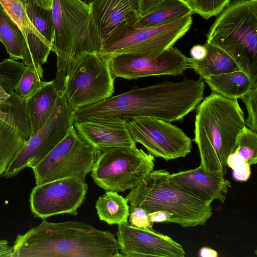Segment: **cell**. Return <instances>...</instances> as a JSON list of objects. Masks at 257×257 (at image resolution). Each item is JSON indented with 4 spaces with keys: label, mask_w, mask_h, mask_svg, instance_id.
I'll return each instance as SVG.
<instances>
[{
    "label": "cell",
    "mask_w": 257,
    "mask_h": 257,
    "mask_svg": "<svg viewBox=\"0 0 257 257\" xmlns=\"http://www.w3.org/2000/svg\"><path fill=\"white\" fill-rule=\"evenodd\" d=\"M221 173H206L199 166L191 170L170 174V178L178 185L192 195L210 202L218 200L223 203L230 182Z\"/></svg>",
    "instance_id": "ac0fdd59"
},
{
    "label": "cell",
    "mask_w": 257,
    "mask_h": 257,
    "mask_svg": "<svg viewBox=\"0 0 257 257\" xmlns=\"http://www.w3.org/2000/svg\"><path fill=\"white\" fill-rule=\"evenodd\" d=\"M26 67L23 62L11 58L0 62V101H6L15 93Z\"/></svg>",
    "instance_id": "83f0119b"
},
{
    "label": "cell",
    "mask_w": 257,
    "mask_h": 257,
    "mask_svg": "<svg viewBox=\"0 0 257 257\" xmlns=\"http://www.w3.org/2000/svg\"><path fill=\"white\" fill-rule=\"evenodd\" d=\"M95 208L99 220L108 224L118 225L128 221L127 201L117 192L106 191L97 200Z\"/></svg>",
    "instance_id": "d4e9b609"
},
{
    "label": "cell",
    "mask_w": 257,
    "mask_h": 257,
    "mask_svg": "<svg viewBox=\"0 0 257 257\" xmlns=\"http://www.w3.org/2000/svg\"><path fill=\"white\" fill-rule=\"evenodd\" d=\"M54 29L52 51L57 56L54 79L62 91L66 77L84 55L97 53L102 43L89 5L82 0H54L51 9Z\"/></svg>",
    "instance_id": "277c9868"
},
{
    "label": "cell",
    "mask_w": 257,
    "mask_h": 257,
    "mask_svg": "<svg viewBox=\"0 0 257 257\" xmlns=\"http://www.w3.org/2000/svg\"><path fill=\"white\" fill-rule=\"evenodd\" d=\"M74 123L73 111L62 91H60L50 116L40 129L24 143L4 176L14 177L25 168H32L38 164L63 139Z\"/></svg>",
    "instance_id": "8fae6325"
},
{
    "label": "cell",
    "mask_w": 257,
    "mask_h": 257,
    "mask_svg": "<svg viewBox=\"0 0 257 257\" xmlns=\"http://www.w3.org/2000/svg\"><path fill=\"white\" fill-rule=\"evenodd\" d=\"M12 257H120L115 235L82 222L45 220L14 242Z\"/></svg>",
    "instance_id": "7a4b0ae2"
},
{
    "label": "cell",
    "mask_w": 257,
    "mask_h": 257,
    "mask_svg": "<svg viewBox=\"0 0 257 257\" xmlns=\"http://www.w3.org/2000/svg\"><path fill=\"white\" fill-rule=\"evenodd\" d=\"M199 256L201 257H217L218 252L215 250L206 246L200 248Z\"/></svg>",
    "instance_id": "f35d334b"
},
{
    "label": "cell",
    "mask_w": 257,
    "mask_h": 257,
    "mask_svg": "<svg viewBox=\"0 0 257 257\" xmlns=\"http://www.w3.org/2000/svg\"><path fill=\"white\" fill-rule=\"evenodd\" d=\"M192 24L189 15L160 25L130 28L105 43L97 54L109 58L122 54L158 55L173 47Z\"/></svg>",
    "instance_id": "30bf717a"
},
{
    "label": "cell",
    "mask_w": 257,
    "mask_h": 257,
    "mask_svg": "<svg viewBox=\"0 0 257 257\" xmlns=\"http://www.w3.org/2000/svg\"><path fill=\"white\" fill-rule=\"evenodd\" d=\"M116 236L121 256L184 257L185 255L182 246L169 236L133 226L128 221L118 224Z\"/></svg>",
    "instance_id": "9a60e30c"
},
{
    "label": "cell",
    "mask_w": 257,
    "mask_h": 257,
    "mask_svg": "<svg viewBox=\"0 0 257 257\" xmlns=\"http://www.w3.org/2000/svg\"><path fill=\"white\" fill-rule=\"evenodd\" d=\"M0 41L11 58L22 60L26 66L33 65L24 36L0 3Z\"/></svg>",
    "instance_id": "44dd1931"
},
{
    "label": "cell",
    "mask_w": 257,
    "mask_h": 257,
    "mask_svg": "<svg viewBox=\"0 0 257 257\" xmlns=\"http://www.w3.org/2000/svg\"><path fill=\"white\" fill-rule=\"evenodd\" d=\"M205 58L197 61L192 58V69L203 80L212 76L239 70L235 61L224 51L206 42Z\"/></svg>",
    "instance_id": "603a6c76"
},
{
    "label": "cell",
    "mask_w": 257,
    "mask_h": 257,
    "mask_svg": "<svg viewBox=\"0 0 257 257\" xmlns=\"http://www.w3.org/2000/svg\"><path fill=\"white\" fill-rule=\"evenodd\" d=\"M110 58L97 53L84 55L66 77L62 92L71 109L99 103L114 91Z\"/></svg>",
    "instance_id": "ba28073f"
},
{
    "label": "cell",
    "mask_w": 257,
    "mask_h": 257,
    "mask_svg": "<svg viewBox=\"0 0 257 257\" xmlns=\"http://www.w3.org/2000/svg\"><path fill=\"white\" fill-rule=\"evenodd\" d=\"M102 46L138 19L137 0H88Z\"/></svg>",
    "instance_id": "2e32d148"
},
{
    "label": "cell",
    "mask_w": 257,
    "mask_h": 257,
    "mask_svg": "<svg viewBox=\"0 0 257 257\" xmlns=\"http://www.w3.org/2000/svg\"><path fill=\"white\" fill-rule=\"evenodd\" d=\"M87 190L85 179L77 177L64 178L36 185L30 197L31 211L42 219L59 214L77 215Z\"/></svg>",
    "instance_id": "4fadbf2b"
},
{
    "label": "cell",
    "mask_w": 257,
    "mask_h": 257,
    "mask_svg": "<svg viewBox=\"0 0 257 257\" xmlns=\"http://www.w3.org/2000/svg\"><path fill=\"white\" fill-rule=\"evenodd\" d=\"M216 93L230 99H238L251 88L252 82L242 71L212 75L203 80Z\"/></svg>",
    "instance_id": "cb8c5ba5"
},
{
    "label": "cell",
    "mask_w": 257,
    "mask_h": 257,
    "mask_svg": "<svg viewBox=\"0 0 257 257\" xmlns=\"http://www.w3.org/2000/svg\"><path fill=\"white\" fill-rule=\"evenodd\" d=\"M233 152L237 153L250 166L257 162V134L246 126L238 134Z\"/></svg>",
    "instance_id": "f546056e"
},
{
    "label": "cell",
    "mask_w": 257,
    "mask_h": 257,
    "mask_svg": "<svg viewBox=\"0 0 257 257\" xmlns=\"http://www.w3.org/2000/svg\"><path fill=\"white\" fill-rule=\"evenodd\" d=\"M131 212L128 216L129 223L133 226L154 230L153 223L148 215L147 212L143 208L130 206Z\"/></svg>",
    "instance_id": "836d02e7"
},
{
    "label": "cell",
    "mask_w": 257,
    "mask_h": 257,
    "mask_svg": "<svg viewBox=\"0 0 257 257\" xmlns=\"http://www.w3.org/2000/svg\"><path fill=\"white\" fill-rule=\"evenodd\" d=\"M207 54V50L204 45H196L190 50V55L193 59L200 61L203 59Z\"/></svg>",
    "instance_id": "8d00e7d4"
},
{
    "label": "cell",
    "mask_w": 257,
    "mask_h": 257,
    "mask_svg": "<svg viewBox=\"0 0 257 257\" xmlns=\"http://www.w3.org/2000/svg\"><path fill=\"white\" fill-rule=\"evenodd\" d=\"M26 99L14 93L4 101H0V118L13 126L25 141L32 137L26 109Z\"/></svg>",
    "instance_id": "484cf974"
},
{
    "label": "cell",
    "mask_w": 257,
    "mask_h": 257,
    "mask_svg": "<svg viewBox=\"0 0 257 257\" xmlns=\"http://www.w3.org/2000/svg\"><path fill=\"white\" fill-rule=\"evenodd\" d=\"M204 80L184 78L165 80L147 86H136L99 103L73 111L74 122L86 119L126 122L136 117L149 116L170 122L183 119L201 102Z\"/></svg>",
    "instance_id": "6da1fadb"
},
{
    "label": "cell",
    "mask_w": 257,
    "mask_h": 257,
    "mask_svg": "<svg viewBox=\"0 0 257 257\" xmlns=\"http://www.w3.org/2000/svg\"><path fill=\"white\" fill-rule=\"evenodd\" d=\"M206 42L226 53L251 82L257 80V0H234L215 20Z\"/></svg>",
    "instance_id": "8992f818"
},
{
    "label": "cell",
    "mask_w": 257,
    "mask_h": 257,
    "mask_svg": "<svg viewBox=\"0 0 257 257\" xmlns=\"http://www.w3.org/2000/svg\"><path fill=\"white\" fill-rule=\"evenodd\" d=\"M43 75L42 66H27L23 72L14 92L18 96L27 99L46 82L42 80Z\"/></svg>",
    "instance_id": "f1b7e54d"
},
{
    "label": "cell",
    "mask_w": 257,
    "mask_h": 257,
    "mask_svg": "<svg viewBox=\"0 0 257 257\" xmlns=\"http://www.w3.org/2000/svg\"><path fill=\"white\" fill-rule=\"evenodd\" d=\"M25 142L16 128L0 118V177Z\"/></svg>",
    "instance_id": "4316f807"
},
{
    "label": "cell",
    "mask_w": 257,
    "mask_h": 257,
    "mask_svg": "<svg viewBox=\"0 0 257 257\" xmlns=\"http://www.w3.org/2000/svg\"><path fill=\"white\" fill-rule=\"evenodd\" d=\"M226 165L231 168L232 176L235 180L245 182L249 178L250 165L237 153L233 152L228 156Z\"/></svg>",
    "instance_id": "d6a6232c"
},
{
    "label": "cell",
    "mask_w": 257,
    "mask_h": 257,
    "mask_svg": "<svg viewBox=\"0 0 257 257\" xmlns=\"http://www.w3.org/2000/svg\"><path fill=\"white\" fill-rule=\"evenodd\" d=\"M193 14L188 0H164L145 15L139 17L131 28L160 25Z\"/></svg>",
    "instance_id": "7402d4cb"
},
{
    "label": "cell",
    "mask_w": 257,
    "mask_h": 257,
    "mask_svg": "<svg viewBox=\"0 0 257 257\" xmlns=\"http://www.w3.org/2000/svg\"><path fill=\"white\" fill-rule=\"evenodd\" d=\"M164 169L151 171L125 199L130 206L148 213L164 210L172 215L169 223L182 227L202 225L212 215L211 203L200 199L178 185Z\"/></svg>",
    "instance_id": "5b68a950"
},
{
    "label": "cell",
    "mask_w": 257,
    "mask_h": 257,
    "mask_svg": "<svg viewBox=\"0 0 257 257\" xmlns=\"http://www.w3.org/2000/svg\"><path fill=\"white\" fill-rule=\"evenodd\" d=\"M150 220L155 222L169 223L171 214L164 210H158L148 213Z\"/></svg>",
    "instance_id": "d590c367"
},
{
    "label": "cell",
    "mask_w": 257,
    "mask_h": 257,
    "mask_svg": "<svg viewBox=\"0 0 257 257\" xmlns=\"http://www.w3.org/2000/svg\"><path fill=\"white\" fill-rule=\"evenodd\" d=\"M194 13L205 19L219 14L230 0H188Z\"/></svg>",
    "instance_id": "4dcf8cb0"
},
{
    "label": "cell",
    "mask_w": 257,
    "mask_h": 257,
    "mask_svg": "<svg viewBox=\"0 0 257 257\" xmlns=\"http://www.w3.org/2000/svg\"><path fill=\"white\" fill-rule=\"evenodd\" d=\"M194 139L200 166L207 173L226 172V161L233 152L237 137L245 126L237 99L212 92L197 107Z\"/></svg>",
    "instance_id": "3957f363"
},
{
    "label": "cell",
    "mask_w": 257,
    "mask_h": 257,
    "mask_svg": "<svg viewBox=\"0 0 257 257\" xmlns=\"http://www.w3.org/2000/svg\"><path fill=\"white\" fill-rule=\"evenodd\" d=\"M130 134L154 157L166 161L184 158L191 151L192 140L171 122L149 116L126 122Z\"/></svg>",
    "instance_id": "7c38bea8"
},
{
    "label": "cell",
    "mask_w": 257,
    "mask_h": 257,
    "mask_svg": "<svg viewBox=\"0 0 257 257\" xmlns=\"http://www.w3.org/2000/svg\"><path fill=\"white\" fill-rule=\"evenodd\" d=\"M113 76L126 79L158 75L178 76L192 69V58L173 46L155 55H119L110 58Z\"/></svg>",
    "instance_id": "5bb4252c"
},
{
    "label": "cell",
    "mask_w": 257,
    "mask_h": 257,
    "mask_svg": "<svg viewBox=\"0 0 257 257\" xmlns=\"http://www.w3.org/2000/svg\"><path fill=\"white\" fill-rule=\"evenodd\" d=\"M239 99L244 103L247 111V117L245 119V126L256 132L257 80L252 82L250 90Z\"/></svg>",
    "instance_id": "1f68e13d"
},
{
    "label": "cell",
    "mask_w": 257,
    "mask_h": 257,
    "mask_svg": "<svg viewBox=\"0 0 257 257\" xmlns=\"http://www.w3.org/2000/svg\"><path fill=\"white\" fill-rule=\"evenodd\" d=\"M13 247L9 245L7 240H0V257H12Z\"/></svg>",
    "instance_id": "74e56055"
},
{
    "label": "cell",
    "mask_w": 257,
    "mask_h": 257,
    "mask_svg": "<svg viewBox=\"0 0 257 257\" xmlns=\"http://www.w3.org/2000/svg\"><path fill=\"white\" fill-rule=\"evenodd\" d=\"M101 153L81 137L73 125L63 139L31 168L36 185L67 177L85 179Z\"/></svg>",
    "instance_id": "52a82bcc"
},
{
    "label": "cell",
    "mask_w": 257,
    "mask_h": 257,
    "mask_svg": "<svg viewBox=\"0 0 257 257\" xmlns=\"http://www.w3.org/2000/svg\"><path fill=\"white\" fill-rule=\"evenodd\" d=\"M0 3L22 31L32 65L42 66L52 50V45L43 37L29 19L20 0H0Z\"/></svg>",
    "instance_id": "d6986e66"
},
{
    "label": "cell",
    "mask_w": 257,
    "mask_h": 257,
    "mask_svg": "<svg viewBox=\"0 0 257 257\" xmlns=\"http://www.w3.org/2000/svg\"><path fill=\"white\" fill-rule=\"evenodd\" d=\"M60 91L53 80L46 82L36 92L26 99V109L32 136L40 129L50 116Z\"/></svg>",
    "instance_id": "ffe728a7"
},
{
    "label": "cell",
    "mask_w": 257,
    "mask_h": 257,
    "mask_svg": "<svg viewBox=\"0 0 257 257\" xmlns=\"http://www.w3.org/2000/svg\"><path fill=\"white\" fill-rule=\"evenodd\" d=\"M77 133L101 152L115 148L137 147L126 122L102 119H86L75 122Z\"/></svg>",
    "instance_id": "e0dca14e"
},
{
    "label": "cell",
    "mask_w": 257,
    "mask_h": 257,
    "mask_svg": "<svg viewBox=\"0 0 257 257\" xmlns=\"http://www.w3.org/2000/svg\"><path fill=\"white\" fill-rule=\"evenodd\" d=\"M163 1L164 0H137L139 18L145 15Z\"/></svg>",
    "instance_id": "e575fe53"
},
{
    "label": "cell",
    "mask_w": 257,
    "mask_h": 257,
    "mask_svg": "<svg viewBox=\"0 0 257 257\" xmlns=\"http://www.w3.org/2000/svg\"><path fill=\"white\" fill-rule=\"evenodd\" d=\"M154 161V156L137 147L113 148L101 152L91 176L105 191L123 192L139 185L153 170Z\"/></svg>",
    "instance_id": "9c48e42d"
},
{
    "label": "cell",
    "mask_w": 257,
    "mask_h": 257,
    "mask_svg": "<svg viewBox=\"0 0 257 257\" xmlns=\"http://www.w3.org/2000/svg\"><path fill=\"white\" fill-rule=\"evenodd\" d=\"M54 0H34L39 6L48 10H51Z\"/></svg>",
    "instance_id": "ab89813d"
}]
</instances>
